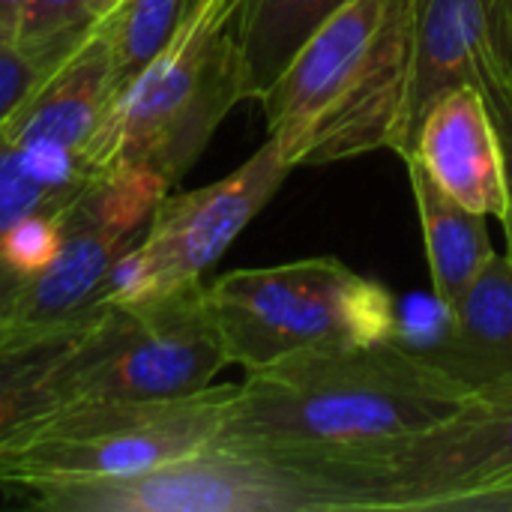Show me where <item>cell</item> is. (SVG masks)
Masks as SVG:
<instances>
[{
  "label": "cell",
  "instance_id": "6da1fadb",
  "mask_svg": "<svg viewBox=\"0 0 512 512\" xmlns=\"http://www.w3.org/2000/svg\"><path fill=\"white\" fill-rule=\"evenodd\" d=\"M471 396L399 336L315 348L246 372L216 441L270 453L381 444L450 420Z\"/></svg>",
  "mask_w": 512,
  "mask_h": 512
},
{
  "label": "cell",
  "instance_id": "7a4b0ae2",
  "mask_svg": "<svg viewBox=\"0 0 512 512\" xmlns=\"http://www.w3.org/2000/svg\"><path fill=\"white\" fill-rule=\"evenodd\" d=\"M414 51V0H345L258 99L291 168L399 147Z\"/></svg>",
  "mask_w": 512,
  "mask_h": 512
},
{
  "label": "cell",
  "instance_id": "3957f363",
  "mask_svg": "<svg viewBox=\"0 0 512 512\" xmlns=\"http://www.w3.org/2000/svg\"><path fill=\"white\" fill-rule=\"evenodd\" d=\"M246 0H192L93 132L84 165L138 168L174 189L237 102L252 99L240 45Z\"/></svg>",
  "mask_w": 512,
  "mask_h": 512
},
{
  "label": "cell",
  "instance_id": "277c9868",
  "mask_svg": "<svg viewBox=\"0 0 512 512\" xmlns=\"http://www.w3.org/2000/svg\"><path fill=\"white\" fill-rule=\"evenodd\" d=\"M321 477L339 512H447L512 486V375L477 390L450 420L381 444L279 453Z\"/></svg>",
  "mask_w": 512,
  "mask_h": 512
},
{
  "label": "cell",
  "instance_id": "5b68a950",
  "mask_svg": "<svg viewBox=\"0 0 512 512\" xmlns=\"http://www.w3.org/2000/svg\"><path fill=\"white\" fill-rule=\"evenodd\" d=\"M237 384L183 399H78L0 438V486L150 471L219 438Z\"/></svg>",
  "mask_w": 512,
  "mask_h": 512
},
{
  "label": "cell",
  "instance_id": "8992f818",
  "mask_svg": "<svg viewBox=\"0 0 512 512\" xmlns=\"http://www.w3.org/2000/svg\"><path fill=\"white\" fill-rule=\"evenodd\" d=\"M228 363L255 372L300 351L399 336L393 294L339 258L231 270L207 282Z\"/></svg>",
  "mask_w": 512,
  "mask_h": 512
},
{
  "label": "cell",
  "instance_id": "52a82bcc",
  "mask_svg": "<svg viewBox=\"0 0 512 512\" xmlns=\"http://www.w3.org/2000/svg\"><path fill=\"white\" fill-rule=\"evenodd\" d=\"M0 495L42 512H339L336 492L297 462L225 441L129 477L12 483Z\"/></svg>",
  "mask_w": 512,
  "mask_h": 512
},
{
  "label": "cell",
  "instance_id": "ba28073f",
  "mask_svg": "<svg viewBox=\"0 0 512 512\" xmlns=\"http://www.w3.org/2000/svg\"><path fill=\"white\" fill-rule=\"evenodd\" d=\"M291 171L294 168L267 138L222 180L189 192H165L144 237L111 273L102 300L132 306L183 285L204 282V273L273 201Z\"/></svg>",
  "mask_w": 512,
  "mask_h": 512
},
{
  "label": "cell",
  "instance_id": "9c48e42d",
  "mask_svg": "<svg viewBox=\"0 0 512 512\" xmlns=\"http://www.w3.org/2000/svg\"><path fill=\"white\" fill-rule=\"evenodd\" d=\"M114 306V303H111ZM228 366L207 282L114 306L78 399H183Z\"/></svg>",
  "mask_w": 512,
  "mask_h": 512
},
{
  "label": "cell",
  "instance_id": "30bf717a",
  "mask_svg": "<svg viewBox=\"0 0 512 512\" xmlns=\"http://www.w3.org/2000/svg\"><path fill=\"white\" fill-rule=\"evenodd\" d=\"M165 192L171 189L162 180L138 168L96 171L66 207L60 252L48 270L27 282L12 330L45 327L99 303Z\"/></svg>",
  "mask_w": 512,
  "mask_h": 512
},
{
  "label": "cell",
  "instance_id": "8fae6325",
  "mask_svg": "<svg viewBox=\"0 0 512 512\" xmlns=\"http://www.w3.org/2000/svg\"><path fill=\"white\" fill-rule=\"evenodd\" d=\"M117 99L108 21H96L72 57L0 129L57 186L84 189V150Z\"/></svg>",
  "mask_w": 512,
  "mask_h": 512
},
{
  "label": "cell",
  "instance_id": "7c38bea8",
  "mask_svg": "<svg viewBox=\"0 0 512 512\" xmlns=\"http://www.w3.org/2000/svg\"><path fill=\"white\" fill-rule=\"evenodd\" d=\"M480 63L512 72V0H414V51L399 159L417 144L423 114L447 90L477 87Z\"/></svg>",
  "mask_w": 512,
  "mask_h": 512
},
{
  "label": "cell",
  "instance_id": "4fadbf2b",
  "mask_svg": "<svg viewBox=\"0 0 512 512\" xmlns=\"http://www.w3.org/2000/svg\"><path fill=\"white\" fill-rule=\"evenodd\" d=\"M111 309L99 300L63 321L0 336V438L75 402Z\"/></svg>",
  "mask_w": 512,
  "mask_h": 512
},
{
  "label": "cell",
  "instance_id": "5bb4252c",
  "mask_svg": "<svg viewBox=\"0 0 512 512\" xmlns=\"http://www.w3.org/2000/svg\"><path fill=\"white\" fill-rule=\"evenodd\" d=\"M414 159L432 174V180L474 213H507L504 153L495 120L477 87L462 84L447 90L423 114L414 144ZM408 156V159H411Z\"/></svg>",
  "mask_w": 512,
  "mask_h": 512
},
{
  "label": "cell",
  "instance_id": "9a60e30c",
  "mask_svg": "<svg viewBox=\"0 0 512 512\" xmlns=\"http://www.w3.org/2000/svg\"><path fill=\"white\" fill-rule=\"evenodd\" d=\"M420 354L474 393L510 378L512 258L507 252L489 258L462 303L447 312L438 339Z\"/></svg>",
  "mask_w": 512,
  "mask_h": 512
},
{
  "label": "cell",
  "instance_id": "2e32d148",
  "mask_svg": "<svg viewBox=\"0 0 512 512\" xmlns=\"http://www.w3.org/2000/svg\"><path fill=\"white\" fill-rule=\"evenodd\" d=\"M414 204L420 213V228L426 240V258L432 270V291L435 300L453 312L471 282L495 255L489 228L483 213L468 210L453 195H447L432 174L420 165V159H405Z\"/></svg>",
  "mask_w": 512,
  "mask_h": 512
},
{
  "label": "cell",
  "instance_id": "e0dca14e",
  "mask_svg": "<svg viewBox=\"0 0 512 512\" xmlns=\"http://www.w3.org/2000/svg\"><path fill=\"white\" fill-rule=\"evenodd\" d=\"M345 0H246L240 15V45L249 93L258 102L294 51Z\"/></svg>",
  "mask_w": 512,
  "mask_h": 512
},
{
  "label": "cell",
  "instance_id": "ac0fdd59",
  "mask_svg": "<svg viewBox=\"0 0 512 512\" xmlns=\"http://www.w3.org/2000/svg\"><path fill=\"white\" fill-rule=\"evenodd\" d=\"M192 0H123L105 21L111 30L117 96L159 54Z\"/></svg>",
  "mask_w": 512,
  "mask_h": 512
},
{
  "label": "cell",
  "instance_id": "d6986e66",
  "mask_svg": "<svg viewBox=\"0 0 512 512\" xmlns=\"http://www.w3.org/2000/svg\"><path fill=\"white\" fill-rule=\"evenodd\" d=\"M93 24L66 30L48 39L21 36L18 42L0 45V129L72 57V51L84 42Z\"/></svg>",
  "mask_w": 512,
  "mask_h": 512
},
{
  "label": "cell",
  "instance_id": "ffe728a7",
  "mask_svg": "<svg viewBox=\"0 0 512 512\" xmlns=\"http://www.w3.org/2000/svg\"><path fill=\"white\" fill-rule=\"evenodd\" d=\"M81 189L51 183L21 147L0 132V237L30 213L66 210Z\"/></svg>",
  "mask_w": 512,
  "mask_h": 512
},
{
  "label": "cell",
  "instance_id": "44dd1931",
  "mask_svg": "<svg viewBox=\"0 0 512 512\" xmlns=\"http://www.w3.org/2000/svg\"><path fill=\"white\" fill-rule=\"evenodd\" d=\"M63 213L66 210H42L30 213L21 222H15L0 237V258L9 261L24 276H39L51 267V261L60 252L63 237Z\"/></svg>",
  "mask_w": 512,
  "mask_h": 512
},
{
  "label": "cell",
  "instance_id": "7402d4cb",
  "mask_svg": "<svg viewBox=\"0 0 512 512\" xmlns=\"http://www.w3.org/2000/svg\"><path fill=\"white\" fill-rule=\"evenodd\" d=\"M477 90L486 99V108L495 120L501 153H504V180H507V213L501 219L507 234V255L512 258V72L498 63H480Z\"/></svg>",
  "mask_w": 512,
  "mask_h": 512
},
{
  "label": "cell",
  "instance_id": "603a6c76",
  "mask_svg": "<svg viewBox=\"0 0 512 512\" xmlns=\"http://www.w3.org/2000/svg\"><path fill=\"white\" fill-rule=\"evenodd\" d=\"M93 24L87 12V0H30L27 21H24V39H48L75 27Z\"/></svg>",
  "mask_w": 512,
  "mask_h": 512
},
{
  "label": "cell",
  "instance_id": "cb8c5ba5",
  "mask_svg": "<svg viewBox=\"0 0 512 512\" xmlns=\"http://www.w3.org/2000/svg\"><path fill=\"white\" fill-rule=\"evenodd\" d=\"M30 276L18 273L9 261L0 258V336L12 333V318L18 309V300L27 288Z\"/></svg>",
  "mask_w": 512,
  "mask_h": 512
},
{
  "label": "cell",
  "instance_id": "d4e9b609",
  "mask_svg": "<svg viewBox=\"0 0 512 512\" xmlns=\"http://www.w3.org/2000/svg\"><path fill=\"white\" fill-rule=\"evenodd\" d=\"M447 512H512V486L456 501Z\"/></svg>",
  "mask_w": 512,
  "mask_h": 512
},
{
  "label": "cell",
  "instance_id": "484cf974",
  "mask_svg": "<svg viewBox=\"0 0 512 512\" xmlns=\"http://www.w3.org/2000/svg\"><path fill=\"white\" fill-rule=\"evenodd\" d=\"M27 9H30V0H0V45L21 39Z\"/></svg>",
  "mask_w": 512,
  "mask_h": 512
},
{
  "label": "cell",
  "instance_id": "4316f807",
  "mask_svg": "<svg viewBox=\"0 0 512 512\" xmlns=\"http://www.w3.org/2000/svg\"><path fill=\"white\" fill-rule=\"evenodd\" d=\"M123 0H87V12L93 21H105Z\"/></svg>",
  "mask_w": 512,
  "mask_h": 512
}]
</instances>
